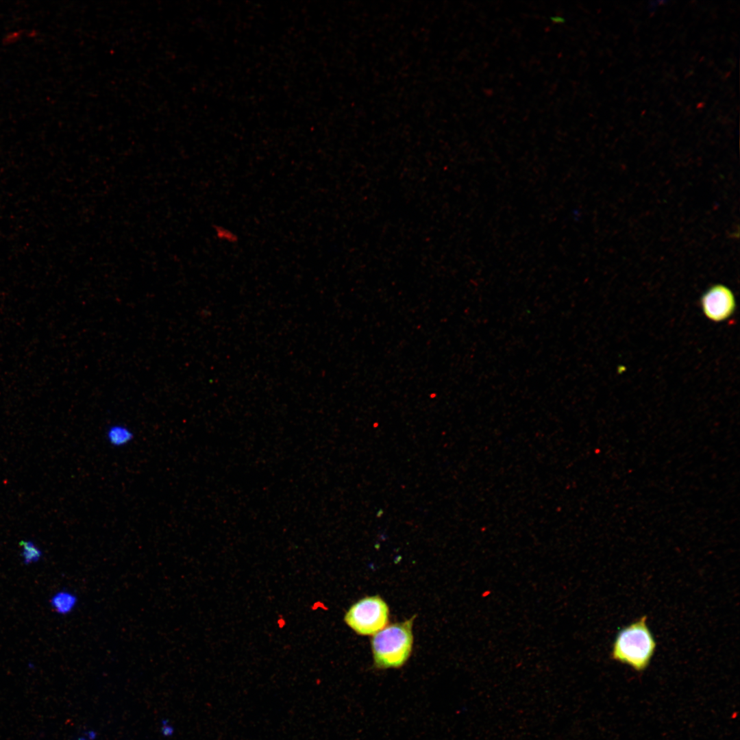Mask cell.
Here are the masks:
<instances>
[{"instance_id":"7a4b0ae2","label":"cell","mask_w":740,"mask_h":740,"mask_svg":"<svg viewBox=\"0 0 740 740\" xmlns=\"http://www.w3.org/2000/svg\"><path fill=\"white\" fill-rule=\"evenodd\" d=\"M656 648L655 639L644 615L621 629L613 643L610 657L637 671L645 670Z\"/></svg>"},{"instance_id":"6da1fadb","label":"cell","mask_w":740,"mask_h":740,"mask_svg":"<svg viewBox=\"0 0 740 740\" xmlns=\"http://www.w3.org/2000/svg\"><path fill=\"white\" fill-rule=\"evenodd\" d=\"M415 617L387 625L373 635L371 647L375 668L397 669L408 661L412 650Z\"/></svg>"},{"instance_id":"ba28073f","label":"cell","mask_w":740,"mask_h":740,"mask_svg":"<svg viewBox=\"0 0 740 740\" xmlns=\"http://www.w3.org/2000/svg\"><path fill=\"white\" fill-rule=\"evenodd\" d=\"M216 234L217 236L220 240L229 243L237 241L236 235L225 227L218 226L216 229Z\"/></svg>"},{"instance_id":"30bf717a","label":"cell","mask_w":740,"mask_h":740,"mask_svg":"<svg viewBox=\"0 0 740 740\" xmlns=\"http://www.w3.org/2000/svg\"><path fill=\"white\" fill-rule=\"evenodd\" d=\"M79 740H84V739H79Z\"/></svg>"},{"instance_id":"277c9868","label":"cell","mask_w":740,"mask_h":740,"mask_svg":"<svg viewBox=\"0 0 740 740\" xmlns=\"http://www.w3.org/2000/svg\"><path fill=\"white\" fill-rule=\"evenodd\" d=\"M701 306L708 319L719 322L727 319L733 314L735 299L732 292L727 286L715 284L703 294Z\"/></svg>"},{"instance_id":"52a82bcc","label":"cell","mask_w":740,"mask_h":740,"mask_svg":"<svg viewBox=\"0 0 740 740\" xmlns=\"http://www.w3.org/2000/svg\"><path fill=\"white\" fill-rule=\"evenodd\" d=\"M20 545L23 547L22 554L26 563L38 560L41 556V551L30 541H22Z\"/></svg>"},{"instance_id":"8992f818","label":"cell","mask_w":740,"mask_h":740,"mask_svg":"<svg viewBox=\"0 0 740 740\" xmlns=\"http://www.w3.org/2000/svg\"><path fill=\"white\" fill-rule=\"evenodd\" d=\"M77 604V598L75 595L70 591H60L54 595L52 600L53 608L61 614L71 613Z\"/></svg>"},{"instance_id":"9c48e42d","label":"cell","mask_w":740,"mask_h":740,"mask_svg":"<svg viewBox=\"0 0 740 740\" xmlns=\"http://www.w3.org/2000/svg\"><path fill=\"white\" fill-rule=\"evenodd\" d=\"M551 19H552V21L553 23H564V21H565L564 18L563 17L560 16H552Z\"/></svg>"},{"instance_id":"3957f363","label":"cell","mask_w":740,"mask_h":740,"mask_svg":"<svg viewBox=\"0 0 740 740\" xmlns=\"http://www.w3.org/2000/svg\"><path fill=\"white\" fill-rule=\"evenodd\" d=\"M389 617L386 602L379 595L366 596L346 611L344 621L356 634L373 636L386 626Z\"/></svg>"},{"instance_id":"5b68a950","label":"cell","mask_w":740,"mask_h":740,"mask_svg":"<svg viewBox=\"0 0 740 740\" xmlns=\"http://www.w3.org/2000/svg\"><path fill=\"white\" fill-rule=\"evenodd\" d=\"M105 438L110 446L121 448L128 445L134 440V433L127 426L116 423L106 428Z\"/></svg>"}]
</instances>
